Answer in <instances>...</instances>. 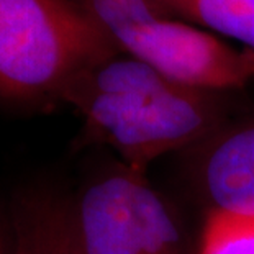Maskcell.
<instances>
[{"instance_id":"cell-1","label":"cell","mask_w":254,"mask_h":254,"mask_svg":"<svg viewBox=\"0 0 254 254\" xmlns=\"http://www.w3.org/2000/svg\"><path fill=\"white\" fill-rule=\"evenodd\" d=\"M223 95L181 85L120 51L75 74L59 102L82 118L84 141L109 146L125 166L144 172L161 156L195 148L225 127Z\"/></svg>"},{"instance_id":"cell-2","label":"cell","mask_w":254,"mask_h":254,"mask_svg":"<svg viewBox=\"0 0 254 254\" xmlns=\"http://www.w3.org/2000/svg\"><path fill=\"white\" fill-rule=\"evenodd\" d=\"M115 53L72 0H0V102H59L75 74Z\"/></svg>"},{"instance_id":"cell-3","label":"cell","mask_w":254,"mask_h":254,"mask_svg":"<svg viewBox=\"0 0 254 254\" xmlns=\"http://www.w3.org/2000/svg\"><path fill=\"white\" fill-rule=\"evenodd\" d=\"M85 254H182L181 231L144 172L123 164L92 181L72 202Z\"/></svg>"},{"instance_id":"cell-4","label":"cell","mask_w":254,"mask_h":254,"mask_svg":"<svg viewBox=\"0 0 254 254\" xmlns=\"http://www.w3.org/2000/svg\"><path fill=\"white\" fill-rule=\"evenodd\" d=\"M115 46L186 87L226 94L254 82V51L202 26L161 18L125 31Z\"/></svg>"},{"instance_id":"cell-5","label":"cell","mask_w":254,"mask_h":254,"mask_svg":"<svg viewBox=\"0 0 254 254\" xmlns=\"http://www.w3.org/2000/svg\"><path fill=\"white\" fill-rule=\"evenodd\" d=\"M193 149V179L212 207L254 213V118L228 122Z\"/></svg>"},{"instance_id":"cell-6","label":"cell","mask_w":254,"mask_h":254,"mask_svg":"<svg viewBox=\"0 0 254 254\" xmlns=\"http://www.w3.org/2000/svg\"><path fill=\"white\" fill-rule=\"evenodd\" d=\"M12 254H85L75 230L72 202L36 190L15 203Z\"/></svg>"},{"instance_id":"cell-7","label":"cell","mask_w":254,"mask_h":254,"mask_svg":"<svg viewBox=\"0 0 254 254\" xmlns=\"http://www.w3.org/2000/svg\"><path fill=\"white\" fill-rule=\"evenodd\" d=\"M177 20L254 51V0H158Z\"/></svg>"},{"instance_id":"cell-8","label":"cell","mask_w":254,"mask_h":254,"mask_svg":"<svg viewBox=\"0 0 254 254\" xmlns=\"http://www.w3.org/2000/svg\"><path fill=\"white\" fill-rule=\"evenodd\" d=\"M198 254H254V213L212 208L200 235Z\"/></svg>"},{"instance_id":"cell-9","label":"cell","mask_w":254,"mask_h":254,"mask_svg":"<svg viewBox=\"0 0 254 254\" xmlns=\"http://www.w3.org/2000/svg\"><path fill=\"white\" fill-rule=\"evenodd\" d=\"M0 254H12V228L0 218Z\"/></svg>"}]
</instances>
